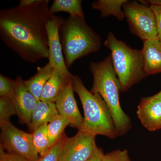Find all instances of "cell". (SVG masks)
I'll return each instance as SVG.
<instances>
[{
  "instance_id": "cell-1",
  "label": "cell",
  "mask_w": 161,
  "mask_h": 161,
  "mask_svg": "<svg viewBox=\"0 0 161 161\" xmlns=\"http://www.w3.org/2000/svg\"><path fill=\"white\" fill-rule=\"evenodd\" d=\"M49 1L37 0L33 5H19L0 11V36L5 44L30 63L48 58L46 23L54 17Z\"/></svg>"
},
{
  "instance_id": "cell-21",
  "label": "cell",
  "mask_w": 161,
  "mask_h": 161,
  "mask_svg": "<svg viewBox=\"0 0 161 161\" xmlns=\"http://www.w3.org/2000/svg\"><path fill=\"white\" fill-rule=\"evenodd\" d=\"M16 115L15 109L12 98H0V125L9 122L10 117Z\"/></svg>"
},
{
  "instance_id": "cell-26",
  "label": "cell",
  "mask_w": 161,
  "mask_h": 161,
  "mask_svg": "<svg viewBox=\"0 0 161 161\" xmlns=\"http://www.w3.org/2000/svg\"><path fill=\"white\" fill-rule=\"evenodd\" d=\"M155 16L158 35H161V6L150 5Z\"/></svg>"
},
{
  "instance_id": "cell-23",
  "label": "cell",
  "mask_w": 161,
  "mask_h": 161,
  "mask_svg": "<svg viewBox=\"0 0 161 161\" xmlns=\"http://www.w3.org/2000/svg\"><path fill=\"white\" fill-rule=\"evenodd\" d=\"M66 137V135L64 134L59 142L53 146L45 155L40 157L36 161H59L60 149Z\"/></svg>"
},
{
  "instance_id": "cell-5",
  "label": "cell",
  "mask_w": 161,
  "mask_h": 161,
  "mask_svg": "<svg viewBox=\"0 0 161 161\" xmlns=\"http://www.w3.org/2000/svg\"><path fill=\"white\" fill-rule=\"evenodd\" d=\"M104 45L111 51L112 64L120 84V92L130 89L147 76L141 50L132 48L109 33Z\"/></svg>"
},
{
  "instance_id": "cell-3",
  "label": "cell",
  "mask_w": 161,
  "mask_h": 161,
  "mask_svg": "<svg viewBox=\"0 0 161 161\" xmlns=\"http://www.w3.org/2000/svg\"><path fill=\"white\" fill-rule=\"evenodd\" d=\"M74 92L78 94L84 111L83 123L80 130L92 135H103L110 139L117 136L108 108L99 94L87 89L82 80L74 75Z\"/></svg>"
},
{
  "instance_id": "cell-9",
  "label": "cell",
  "mask_w": 161,
  "mask_h": 161,
  "mask_svg": "<svg viewBox=\"0 0 161 161\" xmlns=\"http://www.w3.org/2000/svg\"><path fill=\"white\" fill-rule=\"evenodd\" d=\"M63 18L54 16L46 23V28L48 40V62L55 69L63 75L72 77L67 67L63 53V48L59 36L60 26L64 22Z\"/></svg>"
},
{
  "instance_id": "cell-10",
  "label": "cell",
  "mask_w": 161,
  "mask_h": 161,
  "mask_svg": "<svg viewBox=\"0 0 161 161\" xmlns=\"http://www.w3.org/2000/svg\"><path fill=\"white\" fill-rule=\"evenodd\" d=\"M74 92L72 79L64 89L55 103L59 114L66 118L72 127L79 130L83 124V117L79 112Z\"/></svg>"
},
{
  "instance_id": "cell-13",
  "label": "cell",
  "mask_w": 161,
  "mask_h": 161,
  "mask_svg": "<svg viewBox=\"0 0 161 161\" xmlns=\"http://www.w3.org/2000/svg\"><path fill=\"white\" fill-rule=\"evenodd\" d=\"M146 75L161 73V45L159 40H145L141 50Z\"/></svg>"
},
{
  "instance_id": "cell-29",
  "label": "cell",
  "mask_w": 161,
  "mask_h": 161,
  "mask_svg": "<svg viewBox=\"0 0 161 161\" xmlns=\"http://www.w3.org/2000/svg\"><path fill=\"white\" fill-rule=\"evenodd\" d=\"M145 4H150V5H157L161 6V0H148V1H139Z\"/></svg>"
},
{
  "instance_id": "cell-28",
  "label": "cell",
  "mask_w": 161,
  "mask_h": 161,
  "mask_svg": "<svg viewBox=\"0 0 161 161\" xmlns=\"http://www.w3.org/2000/svg\"><path fill=\"white\" fill-rule=\"evenodd\" d=\"M37 0H21L19 1V5L20 6H27L33 5L36 3Z\"/></svg>"
},
{
  "instance_id": "cell-17",
  "label": "cell",
  "mask_w": 161,
  "mask_h": 161,
  "mask_svg": "<svg viewBox=\"0 0 161 161\" xmlns=\"http://www.w3.org/2000/svg\"><path fill=\"white\" fill-rule=\"evenodd\" d=\"M127 0H98L92 3V9L99 10L102 17L109 15L115 17L119 21L125 18L123 9L124 4Z\"/></svg>"
},
{
  "instance_id": "cell-20",
  "label": "cell",
  "mask_w": 161,
  "mask_h": 161,
  "mask_svg": "<svg viewBox=\"0 0 161 161\" xmlns=\"http://www.w3.org/2000/svg\"><path fill=\"white\" fill-rule=\"evenodd\" d=\"M47 124L40 126L32 133L35 150L40 157L45 155L51 148L47 135Z\"/></svg>"
},
{
  "instance_id": "cell-25",
  "label": "cell",
  "mask_w": 161,
  "mask_h": 161,
  "mask_svg": "<svg viewBox=\"0 0 161 161\" xmlns=\"http://www.w3.org/2000/svg\"><path fill=\"white\" fill-rule=\"evenodd\" d=\"M0 161H29L21 156L6 152L2 147H0Z\"/></svg>"
},
{
  "instance_id": "cell-22",
  "label": "cell",
  "mask_w": 161,
  "mask_h": 161,
  "mask_svg": "<svg viewBox=\"0 0 161 161\" xmlns=\"http://www.w3.org/2000/svg\"><path fill=\"white\" fill-rule=\"evenodd\" d=\"M16 80L0 75V96L12 98L16 89Z\"/></svg>"
},
{
  "instance_id": "cell-16",
  "label": "cell",
  "mask_w": 161,
  "mask_h": 161,
  "mask_svg": "<svg viewBox=\"0 0 161 161\" xmlns=\"http://www.w3.org/2000/svg\"><path fill=\"white\" fill-rule=\"evenodd\" d=\"M53 69L48 62L44 66L38 67L36 73L33 76L24 80L27 89L37 100H40L44 87L51 76Z\"/></svg>"
},
{
  "instance_id": "cell-12",
  "label": "cell",
  "mask_w": 161,
  "mask_h": 161,
  "mask_svg": "<svg viewBox=\"0 0 161 161\" xmlns=\"http://www.w3.org/2000/svg\"><path fill=\"white\" fill-rule=\"evenodd\" d=\"M136 113L147 130L154 131L161 129V99L153 96L142 98Z\"/></svg>"
},
{
  "instance_id": "cell-14",
  "label": "cell",
  "mask_w": 161,
  "mask_h": 161,
  "mask_svg": "<svg viewBox=\"0 0 161 161\" xmlns=\"http://www.w3.org/2000/svg\"><path fill=\"white\" fill-rule=\"evenodd\" d=\"M73 77H68L54 69L51 76L44 87L40 100L55 103Z\"/></svg>"
},
{
  "instance_id": "cell-11",
  "label": "cell",
  "mask_w": 161,
  "mask_h": 161,
  "mask_svg": "<svg viewBox=\"0 0 161 161\" xmlns=\"http://www.w3.org/2000/svg\"><path fill=\"white\" fill-rule=\"evenodd\" d=\"M16 80V89L12 99L20 122L28 125L39 100L27 89L21 76H18Z\"/></svg>"
},
{
  "instance_id": "cell-30",
  "label": "cell",
  "mask_w": 161,
  "mask_h": 161,
  "mask_svg": "<svg viewBox=\"0 0 161 161\" xmlns=\"http://www.w3.org/2000/svg\"><path fill=\"white\" fill-rule=\"evenodd\" d=\"M155 98H158V99H161V91L158 92L157 94L156 95H153Z\"/></svg>"
},
{
  "instance_id": "cell-8",
  "label": "cell",
  "mask_w": 161,
  "mask_h": 161,
  "mask_svg": "<svg viewBox=\"0 0 161 161\" xmlns=\"http://www.w3.org/2000/svg\"><path fill=\"white\" fill-rule=\"evenodd\" d=\"M95 136L78 131L73 137H67L59 153V161H86L97 150Z\"/></svg>"
},
{
  "instance_id": "cell-19",
  "label": "cell",
  "mask_w": 161,
  "mask_h": 161,
  "mask_svg": "<svg viewBox=\"0 0 161 161\" xmlns=\"http://www.w3.org/2000/svg\"><path fill=\"white\" fill-rule=\"evenodd\" d=\"M69 125L67 119L60 114L47 124V135L51 148L61 139L64 129Z\"/></svg>"
},
{
  "instance_id": "cell-27",
  "label": "cell",
  "mask_w": 161,
  "mask_h": 161,
  "mask_svg": "<svg viewBox=\"0 0 161 161\" xmlns=\"http://www.w3.org/2000/svg\"><path fill=\"white\" fill-rule=\"evenodd\" d=\"M104 156V154L102 149L98 148L93 155L86 161H102Z\"/></svg>"
},
{
  "instance_id": "cell-7",
  "label": "cell",
  "mask_w": 161,
  "mask_h": 161,
  "mask_svg": "<svg viewBox=\"0 0 161 161\" xmlns=\"http://www.w3.org/2000/svg\"><path fill=\"white\" fill-rule=\"evenodd\" d=\"M0 127V147L7 152L16 153L29 161L37 160L40 157L33 143L32 133L19 130L10 122Z\"/></svg>"
},
{
  "instance_id": "cell-6",
  "label": "cell",
  "mask_w": 161,
  "mask_h": 161,
  "mask_svg": "<svg viewBox=\"0 0 161 161\" xmlns=\"http://www.w3.org/2000/svg\"><path fill=\"white\" fill-rule=\"evenodd\" d=\"M129 2L123 6L130 30L143 41L158 40L157 26L150 6L139 1Z\"/></svg>"
},
{
  "instance_id": "cell-18",
  "label": "cell",
  "mask_w": 161,
  "mask_h": 161,
  "mask_svg": "<svg viewBox=\"0 0 161 161\" xmlns=\"http://www.w3.org/2000/svg\"><path fill=\"white\" fill-rule=\"evenodd\" d=\"M80 0H54L50 7L53 14L60 12L67 13L70 17L85 19Z\"/></svg>"
},
{
  "instance_id": "cell-2",
  "label": "cell",
  "mask_w": 161,
  "mask_h": 161,
  "mask_svg": "<svg viewBox=\"0 0 161 161\" xmlns=\"http://www.w3.org/2000/svg\"><path fill=\"white\" fill-rule=\"evenodd\" d=\"M90 66L93 77L91 92L99 94L107 104L117 136L125 135L132 124L130 117L121 107L120 84L113 68L111 55L102 61L91 62Z\"/></svg>"
},
{
  "instance_id": "cell-15",
  "label": "cell",
  "mask_w": 161,
  "mask_h": 161,
  "mask_svg": "<svg viewBox=\"0 0 161 161\" xmlns=\"http://www.w3.org/2000/svg\"><path fill=\"white\" fill-rule=\"evenodd\" d=\"M59 114L55 103L39 100L27 125L33 132L40 126L49 123Z\"/></svg>"
},
{
  "instance_id": "cell-31",
  "label": "cell",
  "mask_w": 161,
  "mask_h": 161,
  "mask_svg": "<svg viewBox=\"0 0 161 161\" xmlns=\"http://www.w3.org/2000/svg\"><path fill=\"white\" fill-rule=\"evenodd\" d=\"M158 39L161 45V35H158Z\"/></svg>"
},
{
  "instance_id": "cell-24",
  "label": "cell",
  "mask_w": 161,
  "mask_h": 161,
  "mask_svg": "<svg viewBox=\"0 0 161 161\" xmlns=\"http://www.w3.org/2000/svg\"><path fill=\"white\" fill-rule=\"evenodd\" d=\"M102 161H131L127 150H116L104 154Z\"/></svg>"
},
{
  "instance_id": "cell-4",
  "label": "cell",
  "mask_w": 161,
  "mask_h": 161,
  "mask_svg": "<svg viewBox=\"0 0 161 161\" xmlns=\"http://www.w3.org/2000/svg\"><path fill=\"white\" fill-rule=\"evenodd\" d=\"M61 44L68 69L79 58L98 52L101 40L85 20L69 17L60 26Z\"/></svg>"
}]
</instances>
